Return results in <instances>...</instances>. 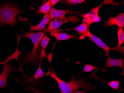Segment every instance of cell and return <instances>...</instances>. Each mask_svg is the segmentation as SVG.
<instances>
[{
  "label": "cell",
  "instance_id": "obj_14",
  "mask_svg": "<svg viewBox=\"0 0 124 93\" xmlns=\"http://www.w3.org/2000/svg\"><path fill=\"white\" fill-rule=\"evenodd\" d=\"M118 44L115 49L117 50L123 44L124 42V31L123 28H119L118 30L117 33Z\"/></svg>",
  "mask_w": 124,
  "mask_h": 93
},
{
  "label": "cell",
  "instance_id": "obj_3",
  "mask_svg": "<svg viewBox=\"0 0 124 93\" xmlns=\"http://www.w3.org/2000/svg\"><path fill=\"white\" fill-rule=\"evenodd\" d=\"M46 34L45 31H39L37 33L29 32L23 34L24 37L30 38L33 44V49L30 53L25 55L22 59L23 64H37L38 63L37 50L42 38Z\"/></svg>",
  "mask_w": 124,
  "mask_h": 93
},
{
  "label": "cell",
  "instance_id": "obj_15",
  "mask_svg": "<svg viewBox=\"0 0 124 93\" xmlns=\"http://www.w3.org/2000/svg\"><path fill=\"white\" fill-rule=\"evenodd\" d=\"M90 26L88 25L86 23L83 22L80 25L73 28L72 30H74L76 31L79 34H80L81 35L83 34L86 32L89 29Z\"/></svg>",
  "mask_w": 124,
  "mask_h": 93
},
{
  "label": "cell",
  "instance_id": "obj_1",
  "mask_svg": "<svg viewBox=\"0 0 124 93\" xmlns=\"http://www.w3.org/2000/svg\"><path fill=\"white\" fill-rule=\"evenodd\" d=\"M49 76L57 81L62 93H71L81 88L87 90H92L95 88V86L87 83L83 79H81L76 81L75 77L73 76L70 82L67 83L59 78L53 72H50Z\"/></svg>",
  "mask_w": 124,
  "mask_h": 93
},
{
  "label": "cell",
  "instance_id": "obj_19",
  "mask_svg": "<svg viewBox=\"0 0 124 93\" xmlns=\"http://www.w3.org/2000/svg\"><path fill=\"white\" fill-rule=\"evenodd\" d=\"M84 0H66L65 2L67 4L73 5V4H81L85 2Z\"/></svg>",
  "mask_w": 124,
  "mask_h": 93
},
{
  "label": "cell",
  "instance_id": "obj_12",
  "mask_svg": "<svg viewBox=\"0 0 124 93\" xmlns=\"http://www.w3.org/2000/svg\"><path fill=\"white\" fill-rule=\"evenodd\" d=\"M50 35L51 37L55 38L57 41H64L74 38L76 35H70L65 33L53 31L50 32Z\"/></svg>",
  "mask_w": 124,
  "mask_h": 93
},
{
  "label": "cell",
  "instance_id": "obj_5",
  "mask_svg": "<svg viewBox=\"0 0 124 93\" xmlns=\"http://www.w3.org/2000/svg\"><path fill=\"white\" fill-rule=\"evenodd\" d=\"M80 22V18L75 15H71L63 20L55 19L53 21L49 22L48 28L45 30L46 32H51L57 30L62 24L68 22L76 23Z\"/></svg>",
  "mask_w": 124,
  "mask_h": 93
},
{
  "label": "cell",
  "instance_id": "obj_2",
  "mask_svg": "<svg viewBox=\"0 0 124 93\" xmlns=\"http://www.w3.org/2000/svg\"><path fill=\"white\" fill-rule=\"evenodd\" d=\"M24 12L21 10L16 5L6 4L0 6V26L7 24L13 28L18 23L16 19L17 16Z\"/></svg>",
  "mask_w": 124,
  "mask_h": 93
},
{
  "label": "cell",
  "instance_id": "obj_7",
  "mask_svg": "<svg viewBox=\"0 0 124 93\" xmlns=\"http://www.w3.org/2000/svg\"><path fill=\"white\" fill-rule=\"evenodd\" d=\"M2 72L0 74V88H3L7 86L10 73L16 70L13 68L12 64L10 62L4 64Z\"/></svg>",
  "mask_w": 124,
  "mask_h": 93
},
{
  "label": "cell",
  "instance_id": "obj_10",
  "mask_svg": "<svg viewBox=\"0 0 124 93\" xmlns=\"http://www.w3.org/2000/svg\"><path fill=\"white\" fill-rule=\"evenodd\" d=\"M49 14H48L44 15V17L41 22L36 25H32L30 24V29L29 31L33 32L34 31H42L46 30V26L50 21Z\"/></svg>",
  "mask_w": 124,
  "mask_h": 93
},
{
  "label": "cell",
  "instance_id": "obj_21",
  "mask_svg": "<svg viewBox=\"0 0 124 93\" xmlns=\"http://www.w3.org/2000/svg\"><path fill=\"white\" fill-rule=\"evenodd\" d=\"M60 2L61 0H50V3L52 7H54L55 5Z\"/></svg>",
  "mask_w": 124,
  "mask_h": 93
},
{
  "label": "cell",
  "instance_id": "obj_6",
  "mask_svg": "<svg viewBox=\"0 0 124 93\" xmlns=\"http://www.w3.org/2000/svg\"><path fill=\"white\" fill-rule=\"evenodd\" d=\"M102 6V4H101L98 7L93 8L88 13L85 14L81 15L80 16L83 18V22L90 26L92 23L100 22L101 19L99 16V12Z\"/></svg>",
  "mask_w": 124,
  "mask_h": 93
},
{
  "label": "cell",
  "instance_id": "obj_4",
  "mask_svg": "<svg viewBox=\"0 0 124 93\" xmlns=\"http://www.w3.org/2000/svg\"><path fill=\"white\" fill-rule=\"evenodd\" d=\"M85 37H87L91 39L97 45L98 48H101L105 50L106 52V56L107 57L109 56V53L112 50H116L117 51V50L115 48H111L107 45L102 40L92 34L90 31L89 29H88L86 32L81 35L79 37V38L80 39H83Z\"/></svg>",
  "mask_w": 124,
  "mask_h": 93
},
{
  "label": "cell",
  "instance_id": "obj_22",
  "mask_svg": "<svg viewBox=\"0 0 124 93\" xmlns=\"http://www.w3.org/2000/svg\"><path fill=\"white\" fill-rule=\"evenodd\" d=\"M87 90H85V89L84 91L82 92H80L79 91H76L75 92V93H86V92H87Z\"/></svg>",
  "mask_w": 124,
  "mask_h": 93
},
{
  "label": "cell",
  "instance_id": "obj_17",
  "mask_svg": "<svg viewBox=\"0 0 124 93\" xmlns=\"http://www.w3.org/2000/svg\"><path fill=\"white\" fill-rule=\"evenodd\" d=\"M50 38L46 35L42 38L41 42V46L44 50L46 49L50 42Z\"/></svg>",
  "mask_w": 124,
  "mask_h": 93
},
{
  "label": "cell",
  "instance_id": "obj_8",
  "mask_svg": "<svg viewBox=\"0 0 124 93\" xmlns=\"http://www.w3.org/2000/svg\"><path fill=\"white\" fill-rule=\"evenodd\" d=\"M113 25H117L119 28H123L124 26V14L121 13L116 17H111L108 21L105 22L104 27L111 26Z\"/></svg>",
  "mask_w": 124,
  "mask_h": 93
},
{
  "label": "cell",
  "instance_id": "obj_16",
  "mask_svg": "<svg viewBox=\"0 0 124 93\" xmlns=\"http://www.w3.org/2000/svg\"><path fill=\"white\" fill-rule=\"evenodd\" d=\"M41 60L39 62V65L38 68L37 70L35 72L34 76L33 77V79L35 80H38V79L41 77H42L45 76V74L44 73L42 70V69L41 67Z\"/></svg>",
  "mask_w": 124,
  "mask_h": 93
},
{
  "label": "cell",
  "instance_id": "obj_11",
  "mask_svg": "<svg viewBox=\"0 0 124 93\" xmlns=\"http://www.w3.org/2000/svg\"><path fill=\"white\" fill-rule=\"evenodd\" d=\"M115 66L120 67L123 69V73L124 72V66H123V59L121 58L120 59H112L108 56L107 60L104 67L106 68H111Z\"/></svg>",
  "mask_w": 124,
  "mask_h": 93
},
{
  "label": "cell",
  "instance_id": "obj_9",
  "mask_svg": "<svg viewBox=\"0 0 124 93\" xmlns=\"http://www.w3.org/2000/svg\"><path fill=\"white\" fill-rule=\"evenodd\" d=\"M74 12L71 10H62L57 9L53 8L50 10L49 14V18L50 20L53 19H58L59 20H63L66 18L65 15L69 13L73 14Z\"/></svg>",
  "mask_w": 124,
  "mask_h": 93
},
{
  "label": "cell",
  "instance_id": "obj_13",
  "mask_svg": "<svg viewBox=\"0 0 124 93\" xmlns=\"http://www.w3.org/2000/svg\"><path fill=\"white\" fill-rule=\"evenodd\" d=\"M51 6L50 3V0L45 2L41 6L39 7L38 12L40 14H49L51 10Z\"/></svg>",
  "mask_w": 124,
  "mask_h": 93
},
{
  "label": "cell",
  "instance_id": "obj_20",
  "mask_svg": "<svg viewBox=\"0 0 124 93\" xmlns=\"http://www.w3.org/2000/svg\"><path fill=\"white\" fill-rule=\"evenodd\" d=\"M96 68V67L93 66L89 65H85L83 71L86 72H92L93 70Z\"/></svg>",
  "mask_w": 124,
  "mask_h": 93
},
{
  "label": "cell",
  "instance_id": "obj_18",
  "mask_svg": "<svg viewBox=\"0 0 124 93\" xmlns=\"http://www.w3.org/2000/svg\"><path fill=\"white\" fill-rule=\"evenodd\" d=\"M107 84L111 88L115 90H117L119 88L120 85V82L119 81L114 80L111 81L109 82H108Z\"/></svg>",
  "mask_w": 124,
  "mask_h": 93
},
{
  "label": "cell",
  "instance_id": "obj_23",
  "mask_svg": "<svg viewBox=\"0 0 124 93\" xmlns=\"http://www.w3.org/2000/svg\"><path fill=\"white\" fill-rule=\"evenodd\" d=\"M76 91H74L73 92H72L71 93H75V92Z\"/></svg>",
  "mask_w": 124,
  "mask_h": 93
}]
</instances>
